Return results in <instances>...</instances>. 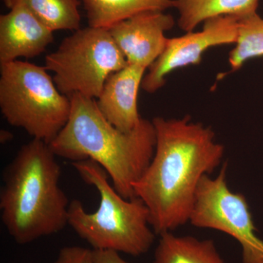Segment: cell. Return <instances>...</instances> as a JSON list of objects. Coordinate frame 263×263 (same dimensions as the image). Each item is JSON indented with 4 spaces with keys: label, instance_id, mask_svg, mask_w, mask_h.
Masks as SVG:
<instances>
[{
    "label": "cell",
    "instance_id": "6da1fadb",
    "mask_svg": "<svg viewBox=\"0 0 263 263\" xmlns=\"http://www.w3.org/2000/svg\"><path fill=\"white\" fill-rule=\"evenodd\" d=\"M155 155L141 179L136 196L148 208L156 235L174 232L190 221L199 183L220 166L224 147L212 128L181 119L154 118Z\"/></svg>",
    "mask_w": 263,
    "mask_h": 263
},
{
    "label": "cell",
    "instance_id": "7a4b0ae2",
    "mask_svg": "<svg viewBox=\"0 0 263 263\" xmlns=\"http://www.w3.org/2000/svg\"><path fill=\"white\" fill-rule=\"evenodd\" d=\"M68 122L49 143L57 157L91 160L105 170L113 186L125 199L136 197L133 184L148 168L155 155L153 122L142 119L134 129L123 132L103 117L96 100L80 94L70 97Z\"/></svg>",
    "mask_w": 263,
    "mask_h": 263
},
{
    "label": "cell",
    "instance_id": "3957f363",
    "mask_svg": "<svg viewBox=\"0 0 263 263\" xmlns=\"http://www.w3.org/2000/svg\"><path fill=\"white\" fill-rule=\"evenodd\" d=\"M56 157L49 144L32 138L4 170L2 222L18 245L56 234L68 224L70 202L60 186Z\"/></svg>",
    "mask_w": 263,
    "mask_h": 263
},
{
    "label": "cell",
    "instance_id": "277c9868",
    "mask_svg": "<svg viewBox=\"0 0 263 263\" xmlns=\"http://www.w3.org/2000/svg\"><path fill=\"white\" fill-rule=\"evenodd\" d=\"M85 183L100 194L96 212L85 210L79 200L70 202L68 224L93 249L114 250L138 257L147 253L155 240L148 208L139 197L125 199L108 182V174L91 160L72 162Z\"/></svg>",
    "mask_w": 263,
    "mask_h": 263
},
{
    "label": "cell",
    "instance_id": "5b68a950",
    "mask_svg": "<svg viewBox=\"0 0 263 263\" xmlns=\"http://www.w3.org/2000/svg\"><path fill=\"white\" fill-rule=\"evenodd\" d=\"M0 109L10 125L49 144L68 122L71 100L46 67L15 60L1 64Z\"/></svg>",
    "mask_w": 263,
    "mask_h": 263
},
{
    "label": "cell",
    "instance_id": "8992f818",
    "mask_svg": "<svg viewBox=\"0 0 263 263\" xmlns=\"http://www.w3.org/2000/svg\"><path fill=\"white\" fill-rule=\"evenodd\" d=\"M127 65L108 29H78L45 59L60 92L97 99L109 76Z\"/></svg>",
    "mask_w": 263,
    "mask_h": 263
},
{
    "label": "cell",
    "instance_id": "52a82bcc",
    "mask_svg": "<svg viewBox=\"0 0 263 263\" xmlns=\"http://www.w3.org/2000/svg\"><path fill=\"white\" fill-rule=\"evenodd\" d=\"M227 177L228 163L215 178L202 177L189 222L234 238L241 247L242 263H263V240L257 235L248 202L243 194L230 190Z\"/></svg>",
    "mask_w": 263,
    "mask_h": 263
},
{
    "label": "cell",
    "instance_id": "ba28073f",
    "mask_svg": "<svg viewBox=\"0 0 263 263\" xmlns=\"http://www.w3.org/2000/svg\"><path fill=\"white\" fill-rule=\"evenodd\" d=\"M239 19L219 16L203 23L200 32H186L181 37L168 38L164 51L148 67L141 88L153 94L163 87L166 76L173 71L198 65L202 55L209 48L223 45L235 44L238 38Z\"/></svg>",
    "mask_w": 263,
    "mask_h": 263
},
{
    "label": "cell",
    "instance_id": "9c48e42d",
    "mask_svg": "<svg viewBox=\"0 0 263 263\" xmlns=\"http://www.w3.org/2000/svg\"><path fill=\"white\" fill-rule=\"evenodd\" d=\"M174 16L162 11H148L116 24L108 29L127 64L148 69L162 54L174 27Z\"/></svg>",
    "mask_w": 263,
    "mask_h": 263
},
{
    "label": "cell",
    "instance_id": "30bf717a",
    "mask_svg": "<svg viewBox=\"0 0 263 263\" xmlns=\"http://www.w3.org/2000/svg\"><path fill=\"white\" fill-rule=\"evenodd\" d=\"M53 41V31L24 5H15L0 16V64L34 58Z\"/></svg>",
    "mask_w": 263,
    "mask_h": 263
},
{
    "label": "cell",
    "instance_id": "8fae6325",
    "mask_svg": "<svg viewBox=\"0 0 263 263\" xmlns=\"http://www.w3.org/2000/svg\"><path fill=\"white\" fill-rule=\"evenodd\" d=\"M147 70L127 64L109 76L96 103L100 111L110 124L123 132H129L141 123L138 112V91Z\"/></svg>",
    "mask_w": 263,
    "mask_h": 263
},
{
    "label": "cell",
    "instance_id": "7c38bea8",
    "mask_svg": "<svg viewBox=\"0 0 263 263\" xmlns=\"http://www.w3.org/2000/svg\"><path fill=\"white\" fill-rule=\"evenodd\" d=\"M259 0H175L179 12L178 25L184 32H193L199 24L219 16L241 20L257 13Z\"/></svg>",
    "mask_w": 263,
    "mask_h": 263
},
{
    "label": "cell",
    "instance_id": "4fadbf2b",
    "mask_svg": "<svg viewBox=\"0 0 263 263\" xmlns=\"http://www.w3.org/2000/svg\"><path fill=\"white\" fill-rule=\"evenodd\" d=\"M153 263H227L212 239L191 235L179 236L173 232L160 235Z\"/></svg>",
    "mask_w": 263,
    "mask_h": 263
},
{
    "label": "cell",
    "instance_id": "5bb4252c",
    "mask_svg": "<svg viewBox=\"0 0 263 263\" xmlns=\"http://www.w3.org/2000/svg\"><path fill=\"white\" fill-rule=\"evenodd\" d=\"M83 4L90 27L109 29L140 13L174 8L175 0H83Z\"/></svg>",
    "mask_w": 263,
    "mask_h": 263
},
{
    "label": "cell",
    "instance_id": "9a60e30c",
    "mask_svg": "<svg viewBox=\"0 0 263 263\" xmlns=\"http://www.w3.org/2000/svg\"><path fill=\"white\" fill-rule=\"evenodd\" d=\"M8 8L22 5L53 32L80 29L79 0H3Z\"/></svg>",
    "mask_w": 263,
    "mask_h": 263
},
{
    "label": "cell",
    "instance_id": "2e32d148",
    "mask_svg": "<svg viewBox=\"0 0 263 263\" xmlns=\"http://www.w3.org/2000/svg\"><path fill=\"white\" fill-rule=\"evenodd\" d=\"M263 57V18L256 13L239 20L238 38L230 51L232 72L240 70L247 60Z\"/></svg>",
    "mask_w": 263,
    "mask_h": 263
},
{
    "label": "cell",
    "instance_id": "e0dca14e",
    "mask_svg": "<svg viewBox=\"0 0 263 263\" xmlns=\"http://www.w3.org/2000/svg\"><path fill=\"white\" fill-rule=\"evenodd\" d=\"M53 263H93V251L77 246L65 247Z\"/></svg>",
    "mask_w": 263,
    "mask_h": 263
},
{
    "label": "cell",
    "instance_id": "ac0fdd59",
    "mask_svg": "<svg viewBox=\"0 0 263 263\" xmlns=\"http://www.w3.org/2000/svg\"><path fill=\"white\" fill-rule=\"evenodd\" d=\"M93 263H129L121 257L119 252L107 249H92Z\"/></svg>",
    "mask_w": 263,
    "mask_h": 263
},
{
    "label": "cell",
    "instance_id": "d6986e66",
    "mask_svg": "<svg viewBox=\"0 0 263 263\" xmlns=\"http://www.w3.org/2000/svg\"><path fill=\"white\" fill-rule=\"evenodd\" d=\"M13 138V133L5 130V129H1V132H0V142H1V143L5 144V143H8V142L12 141Z\"/></svg>",
    "mask_w": 263,
    "mask_h": 263
}]
</instances>
